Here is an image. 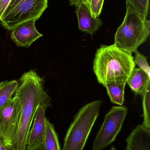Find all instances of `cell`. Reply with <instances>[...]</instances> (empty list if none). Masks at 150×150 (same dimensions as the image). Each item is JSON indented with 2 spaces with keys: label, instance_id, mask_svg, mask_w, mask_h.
<instances>
[{
  "label": "cell",
  "instance_id": "obj_1",
  "mask_svg": "<svg viewBox=\"0 0 150 150\" xmlns=\"http://www.w3.org/2000/svg\"><path fill=\"white\" fill-rule=\"evenodd\" d=\"M135 67L132 54L119 49L114 44L101 46L93 60L94 74L98 82L104 86L111 81H128Z\"/></svg>",
  "mask_w": 150,
  "mask_h": 150
},
{
  "label": "cell",
  "instance_id": "obj_2",
  "mask_svg": "<svg viewBox=\"0 0 150 150\" xmlns=\"http://www.w3.org/2000/svg\"><path fill=\"white\" fill-rule=\"evenodd\" d=\"M150 21L145 16L127 6L124 20L114 35V45L132 54L149 37Z\"/></svg>",
  "mask_w": 150,
  "mask_h": 150
},
{
  "label": "cell",
  "instance_id": "obj_3",
  "mask_svg": "<svg viewBox=\"0 0 150 150\" xmlns=\"http://www.w3.org/2000/svg\"><path fill=\"white\" fill-rule=\"evenodd\" d=\"M101 102L92 101L79 110L67 130L62 150H83L99 114Z\"/></svg>",
  "mask_w": 150,
  "mask_h": 150
},
{
  "label": "cell",
  "instance_id": "obj_4",
  "mask_svg": "<svg viewBox=\"0 0 150 150\" xmlns=\"http://www.w3.org/2000/svg\"><path fill=\"white\" fill-rule=\"evenodd\" d=\"M48 7V0H11L1 20L9 31L22 23L40 18Z\"/></svg>",
  "mask_w": 150,
  "mask_h": 150
},
{
  "label": "cell",
  "instance_id": "obj_5",
  "mask_svg": "<svg viewBox=\"0 0 150 150\" xmlns=\"http://www.w3.org/2000/svg\"><path fill=\"white\" fill-rule=\"evenodd\" d=\"M124 106H113L106 115L93 142L92 150H102L112 143L121 130L127 114Z\"/></svg>",
  "mask_w": 150,
  "mask_h": 150
},
{
  "label": "cell",
  "instance_id": "obj_6",
  "mask_svg": "<svg viewBox=\"0 0 150 150\" xmlns=\"http://www.w3.org/2000/svg\"><path fill=\"white\" fill-rule=\"evenodd\" d=\"M21 111L20 100L15 96L0 109V139L7 148L11 145L16 133Z\"/></svg>",
  "mask_w": 150,
  "mask_h": 150
},
{
  "label": "cell",
  "instance_id": "obj_7",
  "mask_svg": "<svg viewBox=\"0 0 150 150\" xmlns=\"http://www.w3.org/2000/svg\"><path fill=\"white\" fill-rule=\"evenodd\" d=\"M35 19L22 23L11 31V37L17 46L28 48L34 41L43 37L35 26Z\"/></svg>",
  "mask_w": 150,
  "mask_h": 150
},
{
  "label": "cell",
  "instance_id": "obj_8",
  "mask_svg": "<svg viewBox=\"0 0 150 150\" xmlns=\"http://www.w3.org/2000/svg\"><path fill=\"white\" fill-rule=\"evenodd\" d=\"M75 6L78 28L82 31L92 35L99 30L103 25V21L99 18L92 16L90 9L84 3L81 2Z\"/></svg>",
  "mask_w": 150,
  "mask_h": 150
},
{
  "label": "cell",
  "instance_id": "obj_9",
  "mask_svg": "<svg viewBox=\"0 0 150 150\" xmlns=\"http://www.w3.org/2000/svg\"><path fill=\"white\" fill-rule=\"evenodd\" d=\"M49 106L47 105H41L38 107L33 119V124L30 129L27 141V146L44 141L46 128L45 111Z\"/></svg>",
  "mask_w": 150,
  "mask_h": 150
},
{
  "label": "cell",
  "instance_id": "obj_10",
  "mask_svg": "<svg viewBox=\"0 0 150 150\" xmlns=\"http://www.w3.org/2000/svg\"><path fill=\"white\" fill-rule=\"evenodd\" d=\"M125 150H150V130L137 125L127 138Z\"/></svg>",
  "mask_w": 150,
  "mask_h": 150
},
{
  "label": "cell",
  "instance_id": "obj_11",
  "mask_svg": "<svg viewBox=\"0 0 150 150\" xmlns=\"http://www.w3.org/2000/svg\"><path fill=\"white\" fill-rule=\"evenodd\" d=\"M150 83V77L140 68L133 69L128 79V84L134 92L143 95L148 84Z\"/></svg>",
  "mask_w": 150,
  "mask_h": 150
},
{
  "label": "cell",
  "instance_id": "obj_12",
  "mask_svg": "<svg viewBox=\"0 0 150 150\" xmlns=\"http://www.w3.org/2000/svg\"><path fill=\"white\" fill-rule=\"evenodd\" d=\"M127 81L116 80L107 82L104 86L106 88L111 101L113 104L122 105L124 101V91Z\"/></svg>",
  "mask_w": 150,
  "mask_h": 150
},
{
  "label": "cell",
  "instance_id": "obj_13",
  "mask_svg": "<svg viewBox=\"0 0 150 150\" xmlns=\"http://www.w3.org/2000/svg\"><path fill=\"white\" fill-rule=\"evenodd\" d=\"M45 150H61L58 136L55 132L53 124L47 119L44 139Z\"/></svg>",
  "mask_w": 150,
  "mask_h": 150
},
{
  "label": "cell",
  "instance_id": "obj_14",
  "mask_svg": "<svg viewBox=\"0 0 150 150\" xmlns=\"http://www.w3.org/2000/svg\"><path fill=\"white\" fill-rule=\"evenodd\" d=\"M18 84L16 80L0 82V109L13 98Z\"/></svg>",
  "mask_w": 150,
  "mask_h": 150
},
{
  "label": "cell",
  "instance_id": "obj_15",
  "mask_svg": "<svg viewBox=\"0 0 150 150\" xmlns=\"http://www.w3.org/2000/svg\"><path fill=\"white\" fill-rule=\"evenodd\" d=\"M142 96L144 120L142 125L146 129L150 130V83Z\"/></svg>",
  "mask_w": 150,
  "mask_h": 150
},
{
  "label": "cell",
  "instance_id": "obj_16",
  "mask_svg": "<svg viewBox=\"0 0 150 150\" xmlns=\"http://www.w3.org/2000/svg\"><path fill=\"white\" fill-rule=\"evenodd\" d=\"M127 6L141 13L147 17L149 8V0H126Z\"/></svg>",
  "mask_w": 150,
  "mask_h": 150
},
{
  "label": "cell",
  "instance_id": "obj_17",
  "mask_svg": "<svg viewBox=\"0 0 150 150\" xmlns=\"http://www.w3.org/2000/svg\"><path fill=\"white\" fill-rule=\"evenodd\" d=\"M105 0H82L87 5L92 15L94 17H99L101 14Z\"/></svg>",
  "mask_w": 150,
  "mask_h": 150
},
{
  "label": "cell",
  "instance_id": "obj_18",
  "mask_svg": "<svg viewBox=\"0 0 150 150\" xmlns=\"http://www.w3.org/2000/svg\"><path fill=\"white\" fill-rule=\"evenodd\" d=\"M134 53L135 57L134 58V60L135 64L137 65L139 68L144 71L150 77V67L146 57L138 51Z\"/></svg>",
  "mask_w": 150,
  "mask_h": 150
},
{
  "label": "cell",
  "instance_id": "obj_19",
  "mask_svg": "<svg viewBox=\"0 0 150 150\" xmlns=\"http://www.w3.org/2000/svg\"><path fill=\"white\" fill-rule=\"evenodd\" d=\"M26 150H45L44 141L38 142L32 145L27 146Z\"/></svg>",
  "mask_w": 150,
  "mask_h": 150
},
{
  "label": "cell",
  "instance_id": "obj_20",
  "mask_svg": "<svg viewBox=\"0 0 150 150\" xmlns=\"http://www.w3.org/2000/svg\"><path fill=\"white\" fill-rule=\"evenodd\" d=\"M11 0H0V22Z\"/></svg>",
  "mask_w": 150,
  "mask_h": 150
},
{
  "label": "cell",
  "instance_id": "obj_21",
  "mask_svg": "<svg viewBox=\"0 0 150 150\" xmlns=\"http://www.w3.org/2000/svg\"><path fill=\"white\" fill-rule=\"evenodd\" d=\"M0 150H9L7 146L1 139H0Z\"/></svg>",
  "mask_w": 150,
  "mask_h": 150
},
{
  "label": "cell",
  "instance_id": "obj_22",
  "mask_svg": "<svg viewBox=\"0 0 150 150\" xmlns=\"http://www.w3.org/2000/svg\"><path fill=\"white\" fill-rule=\"evenodd\" d=\"M69 3L70 5H76L79 3L78 0H69Z\"/></svg>",
  "mask_w": 150,
  "mask_h": 150
},
{
  "label": "cell",
  "instance_id": "obj_23",
  "mask_svg": "<svg viewBox=\"0 0 150 150\" xmlns=\"http://www.w3.org/2000/svg\"><path fill=\"white\" fill-rule=\"evenodd\" d=\"M109 150H117L114 147H113L111 149Z\"/></svg>",
  "mask_w": 150,
  "mask_h": 150
},
{
  "label": "cell",
  "instance_id": "obj_24",
  "mask_svg": "<svg viewBox=\"0 0 150 150\" xmlns=\"http://www.w3.org/2000/svg\"><path fill=\"white\" fill-rule=\"evenodd\" d=\"M82 0H78V1H79V3L80 2H81L82 1Z\"/></svg>",
  "mask_w": 150,
  "mask_h": 150
}]
</instances>
